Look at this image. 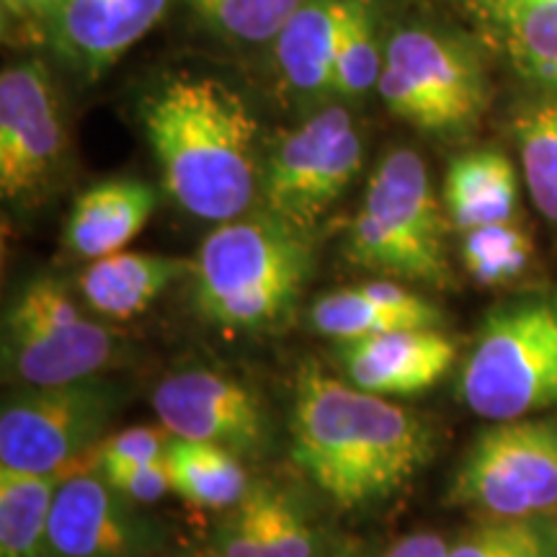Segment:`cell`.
<instances>
[{
  "instance_id": "obj_1",
  "label": "cell",
  "mask_w": 557,
  "mask_h": 557,
  "mask_svg": "<svg viewBox=\"0 0 557 557\" xmlns=\"http://www.w3.org/2000/svg\"><path fill=\"white\" fill-rule=\"evenodd\" d=\"M292 462L341 508L382 504L434 455L421 416L305 364L289 413Z\"/></svg>"
},
{
  "instance_id": "obj_2",
  "label": "cell",
  "mask_w": 557,
  "mask_h": 557,
  "mask_svg": "<svg viewBox=\"0 0 557 557\" xmlns=\"http://www.w3.org/2000/svg\"><path fill=\"white\" fill-rule=\"evenodd\" d=\"M143 127L163 186L191 218H243L261 191L259 122L238 90L207 75H176L143 101Z\"/></svg>"
},
{
  "instance_id": "obj_3",
  "label": "cell",
  "mask_w": 557,
  "mask_h": 557,
  "mask_svg": "<svg viewBox=\"0 0 557 557\" xmlns=\"http://www.w3.org/2000/svg\"><path fill=\"white\" fill-rule=\"evenodd\" d=\"M312 274L308 233L263 209L220 222L194 261V308L222 331H267L295 310Z\"/></svg>"
},
{
  "instance_id": "obj_4",
  "label": "cell",
  "mask_w": 557,
  "mask_h": 557,
  "mask_svg": "<svg viewBox=\"0 0 557 557\" xmlns=\"http://www.w3.org/2000/svg\"><path fill=\"white\" fill-rule=\"evenodd\" d=\"M346 259L359 269L447 287V218L429 169L413 150H393L367 184L364 207L346 233Z\"/></svg>"
},
{
  "instance_id": "obj_5",
  "label": "cell",
  "mask_w": 557,
  "mask_h": 557,
  "mask_svg": "<svg viewBox=\"0 0 557 557\" xmlns=\"http://www.w3.org/2000/svg\"><path fill=\"white\" fill-rule=\"evenodd\" d=\"M459 398L487 421L557 410V297L511 299L487 312L462 372Z\"/></svg>"
},
{
  "instance_id": "obj_6",
  "label": "cell",
  "mask_w": 557,
  "mask_h": 557,
  "mask_svg": "<svg viewBox=\"0 0 557 557\" xmlns=\"http://www.w3.org/2000/svg\"><path fill=\"white\" fill-rule=\"evenodd\" d=\"M120 336L86 318L65 284L34 278L5 312L3 367L21 387L67 385L99 377L120 357Z\"/></svg>"
},
{
  "instance_id": "obj_7",
  "label": "cell",
  "mask_w": 557,
  "mask_h": 557,
  "mask_svg": "<svg viewBox=\"0 0 557 557\" xmlns=\"http://www.w3.org/2000/svg\"><path fill=\"white\" fill-rule=\"evenodd\" d=\"M447 506L480 519L555 513L557 418H511L480 431L451 478Z\"/></svg>"
},
{
  "instance_id": "obj_8",
  "label": "cell",
  "mask_w": 557,
  "mask_h": 557,
  "mask_svg": "<svg viewBox=\"0 0 557 557\" xmlns=\"http://www.w3.org/2000/svg\"><path fill=\"white\" fill-rule=\"evenodd\" d=\"M377 88L398 120L431 135L475 127L487 109V81L475 52L431 29L393 34Z\"/></svg>"
},
{
  "instance_id": "obj_9",
  "label": "cell",
  "mask_w": 557,
  "mask_h": 557,
  "mask_svg": "<svg viewBox=\"0 0 557 557\" xmlns=\"http://www.w3.org/2000/svg\"><path fill=\"white\" fill-rule=\"evenodd\" d=\"M120 406L122 389L99 377L16 389L0 410V468L47 475L78 465L107 438Z\"/></svg>"
},
{
  "instance_id": "obj_10",
  "label": "cell",
  "mask_w": 557,
  "mask_h": 557,
  "mask_svg": "<svg viewBox=\"0 0 557 557\" xmlns=\"http://www.w3.org/2000/svg\"><path fill=\"white\" fill-rule=\"evenodd\" d=\"M361 160L364 145L351 114L341 107L318 111L267 158L263 209L308 233L359 176Z\"/></svg>"
},
{
  "instance_id": "obj_11",
  "label": "cell",
  "mask_w": 557,
  "mask_h": 557,
  "mask_svg": "<svg viewBox=\"0 0 557 557\" xmlns=\"http://www.w3.org/2000/svg\"><path fill=\"white\" fill-rule=\"evenodd\" d=\"M67 152V129L52 73L41 60L0 75V194L29 205L52 184Z\"/></svg>"
},
{
  "instance_id": "obj_12",
  "label": "cell",
  "mask_w": 557,
  "mask_h": 557,
  "mask_svg": "<svg viewBox=\"0 0 557 557\" xmlns=\"http://www.w3.org/2000/svg\"><path fill=\"white\" fill-rule=\"evenodd\" d=\"M163 534L101 472L67 470L50 517L52 557H158Z\"/></svg>"
},
{
  "instance_id": "obj_13",
  "label": "cell",
  "mask_w": 557,
  "mask_h": 557,
  "mask_svg": "<svg viewBox=\"0 0 557 557\" xmlns=\"http://www.w3.org/2000/svg\"><path fill=\"white\" fill-rule=\"evenodd\" d=\"M152 410L171 436L220 444L238 457L259 455L269 442L259 398L212 369H184L165 377L152 389Z\"/></svg>"
},
{
  "instance_id": "obj_14",
  "label": "cell",
  "mask_w": 557,
  "mask_h": 557,
  "mask_svg": "<svg viewBox=\"0 0 557 557\" xmlns=\"http://www.w3.org/2000/svg\"><path fill=\"white\" fill-rule=\"evenodd\" d=\"M171 0H60L47 39L70 67L101 78L169 11Z\"/></svg>"
},
{
  "instance_id": "obj_15",
  "label": "cell",
  "mask_w": 557,
  "mask_h": 557,
  "mask_svg": "<svg viewBox=\"0 0 557 557\" xmlns=\"http://www.w3.org/2000/svg\"><path fill=\"white\" fill-rule=\"evenodd\" d=\"M457 354V341L438 329L387 331L338 346L346 380L385 398L426 393L449 372Z\"/></svg>"
},
{
  "instance_id": "obj_16",
  "label": "cell",
  "mask_w": 557,
  "mask_h": 557,
  "mask_svg": "<svg viewBox=\"0 0 557 557\" xmlns=\"http://www.w3.org/2000/svg\"><path fill=\"white\" fill-rule=\"evenodd\" d=\"M214 557H325L320 534L299 500L282 487L256 480L214 532Z\"/></svg>"
},
{
  "instance_id": "obj_17",
  "label": "cell",
  "mask_w": 557,
  "mask_h": 557,
  "mask_svg": "<svg viewBox=\"0 0 557 557\" xmlns=\"http://www.w3.org/2000/svg\"><path fill=\"white\" fill-rule=\"evenodd\" d=\"M156 189L145 181L111 178L90 186L75 199L65 222V248L78 259L120 253L148 225L156 212Z\"/></svg>"
},
{
  "instance_id": "obj_18",
  "label": "cell",
  "mask_w": 557,
  "mask_h": 557,
  "mask_svg": "<svg viewBox=\"0 0 557 557\" xmlns=\"http://www.w3.org/2000/svg\"><path fill=\"white\" fill-rule=\"evenodd\" d=\"M194 261L160 253H120L90 261L78 278L86 308L107 320H129L150 308L173 282L191 274Z\"/></svg>"
},
{
  "instance_id": "obj_19",
  "label": "cell",
  "mask_w": 557,
  "mask_h": 557,
  "mask_svg": "<svg viewBox=\"0 0 557 557\" xmlns=\"http://www.w3.org/2000/svg\"><path fill=\"white\" fill-rule=\"evenodd\" d=\"M348 0H302L274 39L287 86L308 99L333 96V54Z\"/></svg>"
},
{
  "instance_id": "obj_20",
  "label": "cell",
  "mask_w": 557,
  "mask_h": 557,
  "mask_svg": "<svg viewBox=\"0 0 557 557\" xmlns=\"http://www.w3.org/2000/svg\"><path fill=\"white\" fill-rule=\"evenodd\" d=\"M444 201L459 233L513 220L519 181L511 160L498 150H472L455 158L444 181Z\"/></svg>"
},
{
  "instance_id": "obj_21",
  "label": "cell",
  "mask_w": 557,
  "mask_h": 557,
  "mask_svg": "<svg viewBox=\"0 0 557 557\" xmlns=\"http://www.w3.org/2000/svg\"><path fill=\"white\" fill-rule=\"evenodd\" d=\"M524 78L557 90V0H470Z\"/></svg>"
},
{
  "instance_id": "obj_22",
  "label": "cell",
  "mask_w": 557,
  "mask_h": 557,
  "mask_svg": "<svg viewBox=\"0 0 557 557\" xmlns=\"http://www.w3.org/2000/svg\"><path fill=\"white\" fill-rule=\"evenodd\" d=\"M70 468L47 475L0 468V557H52V504Z\"/></svg>"
},
{
  "instance_id": "obj_23",
  "label": "cell",
  "mask_w": 557,
  "mask_h": 557,
  "mask_svg": "<svg viewBox=\"0 0 557 557\" xmlns=\"http://www.w3.org/2000/svg\"><path fill=\"white\" fill-rule=\"evenodd\" d=\"M165 468L173 493L209 511H227L250 487L240 457L220 444L173 436L165 449Z\"/></svg>"
},
{
  "instance_id": "obj_24",
  "label": "cell",
  "mask_w": 557,
  "mask_h": 557,
  "mask_svg": "<svg viewBox=\"0 0 557 557\" xmlns=\"http://www.w3.org/2000/svg\"><path fill=\"white\" fill-rule=\"evenodd\" d=\"M513 135L534 207L557 225V99L521 111L513 122Z\"/></svg>"
},
{
  "instance_id": "obj_25",
  "label": "cell",
  "mask_w": 557,
  "mask_h": 557,
  "mask_svg": "<svg viewBox=\"0 0 557 557\" xmlns=\"http://www.w3.org/2000/svg\"><path fill=\"white\" fill-rule=\"evenodd\" d=\"M462 263L483 287H504L527 274L534 259V240L513 220L462 233Z\"/></svg>"
},
{
  "instance_id": "obj_26",
  "label": "cell",
  "mask_w": 557,
  "mask_h": 557,
  "mask_svg": "<svg viewBox=\"0 0 557 557\" xmlns=\"http://www.w3.org/2000/svg\"><path fill=\"white\" fill-rule=\"evenodd\" d=\"M382 65L374 11L369 0H348L333 54V96L359 99L380 83Z\"/></svg>"
},
{
  "instance_id": "obj_27",
  "label": "cell",
  "mask_w": 557,
  "mask_h": 557,
  "mask_svg": "<svg viewBox=\"0 0 557 557\" xmlns=\"http://www.w3.org/2000/svg\"><path fill=\"white\" fill-rule=\"evenodd\" d=\"M447 557H557V517L483 519L451 542Z\"/></svg>"
},
{
  "instance_id": "obj_28",
  "label": "cell",
  "mask_w": 557,
  "mask_h": 557,
  "mask_svg": "<svg viewBox=\"0 0 557 557\" xmlns=\"http://www.w3.org/2000/svg\"><path fill=\"white\" fill-rule=\"evenodd\" d=\"M310 323L320 336L338 341V344L408 329L398 315H393L380 302H374L361 289V284L318 297L310 308Z\"/></svg>"
},
{
  "instance_id": "obj_29",
  "label": "cell",
  "mask_w": 557,
  "mask_h": 557,
  "mask_svg": "<svg viewBox=\"0 0 557 557\" xmlns=\"http://www.w3.org/2000/svg\"><path fill=\"white\" fill-rule=\"evenodd\" d=\"M220 34L240 41L276 39L302 0H189Z\"/></svg>"
},
{
  "instance_id": "obj_30",
  "label": "cell",
  "mask_w": 557,
  "mask_h": 557,
  "mask_svg": "<svg viewBox=\"0 0 557 557\" xmlns=\"http://www.w3.org/2000/svg\"><path fill=\"white\" fill-rule=\"evenodd\" d=\"M171 434L165 429L132 426L103 438L94 449L96 465H124V462H156L165 457Z\"/></svg>"
},
{
  "instance_id": "obj_31",
  "label": "cell",
  "mask_w": 557,
  "mask_h": 557,
  "mask_svg": "<svg viewBox=\"0 0 557 557\" xmlns=\"http://www.w3.org/2000/svg\"><path fill=\"white\" fill-rule=\"evenodd\" d=\"M99 472L132 504H158L165 493L173 491L165 457L156 462L103 465Z\"/></svg>"
},
{
  "instance_id": "obj_32",
  "label": "cell",
  "mask_w": 557,
  "mask_h": 557,
  "mask_svg": "<svg viewBox=\"0 0 557 557\" xmlns=\"http://www.w3.org/2000/svg\"><path fill=\"white\" fill-rule=\"evenodd\" d=\"M58 5L60 0H0L5 26H29V29H39L45 37Z\"/></svg>"
},
{
  "instance_id": "obj_33",
  "label": "cell",
  "mask_w": 557,
  "mask_h": 557,
  "mask_svg": "<svg viewBox=\"0 0 557 557\" xmlns=\"http://www.w3.org/2000/svg\"><path fill=\"white\" fill-rule=\"evenodd\" d=\"M451 542L438 532H413L395 542L382 557H447Z\"/></svg>"
},
{
  "instance_id": "obj_34",
  "label": "cell",
  "mask_w": 557,
  "mask_h": 557,
  "mask_svg": "<svg viewBox=\"0 0 557 557\" xmlns=\"http://www.w3.org/2000/svg\"><path fill=\"white\" fill-rule=\"evenodd\" d=\"M325 557H364V555H359V549L354 547H338L333 549V553H325Z\"/></svg>"
},
{
  "instance_id": "obj_35",
  "label": "cell",
  "mask_w": 557,
  "mask_h": 557,
  "mask_svg": "<svg viewBox=\"0 0 557 557\" xmlns=\"http://www.w3.org/2000/svg\"><path fill=\"white\" fill-rule=\"evenodd\" d=\"M178 557H214V555L209 553V547H207V549H201V553H189V555H178Z\"/></svg>"
}]
</instances>
